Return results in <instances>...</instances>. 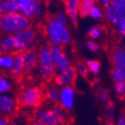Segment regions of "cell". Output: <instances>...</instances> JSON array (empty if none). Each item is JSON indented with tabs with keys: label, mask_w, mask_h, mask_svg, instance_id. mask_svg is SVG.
<instances>
[{
	"label": "cell",
	"mask_w": 125,
	"mask_h": 125,
	"mask_svg": "<svg viewBox=\"0 0 125 125\" xmlns=\"http://www.w3.org/2000/svg\"><path fill=\"white\" fill-rule=\"evenodd\" d=\"M45 33L51 46L64 47L72 42V35L67 25L59 23L54 18H51L46 23Z\"/></svg>",
	"instance_id": "1"
},
{
	"label": "cell",
	"mask_w": 125,
	"mask_h": 125,
	"mask_svg": "<svg viewBox=\"0 0 125 125\" xmlns=\"http://www.w3.org/2000/svg\"><path fill=\"white\" fill-rule=\"evenodd\" d=\"M31 19L19 12H10L0 15V26L6 34H15L30 28Z\"/></svg>",
	"instance_id": "2"
},
{
	"label": "cell",
	"mask_w": 125,
	"mask_h": 125,
	"mask_svg": "<svg viewBox=\"0 0 125 125\" xmlns=\"http://www.w3.org/2000/svg\"><path fill=\"white\" fill-rule=\"evenodd\" d=\"M13 12H19L28 19L41 18L43 7L37 0H6Z\"/></svg>",
	"instance_id": "3"
},
{
	"label": "cell",
	"mask_w": 125,
	"mask_h": 125,
	"mask_svg": "<svg viewBox=\"0 0 125 125\" xmlns=\"http://www.w3.org/2000/svg\"><path fill=\"white\" fill-rule=\"evenodd\" d=\"M45 99V93L39 86H28L20 92L19 104L26 108H38Z\"/></svg>",
	"instance_id": "4"
},
{
	"label": "cell",
	"mask_w": 125,
	"mask_h": 125,
	"mask_svg": "<svg viewBox=\"0 0 125 125\" xmlns=\"http://www.w3.org/2000/svg\"><path fill=\"white\" fill-rule=\"evenodd\" d=\"M38 72L45 80H52L55 75V69L51 58L49 46H42L38 51Z\"/></svg>",
	"instance_id": "5"
},
{
	"label": "cell",
	"mask_w": 125,
	"mask_h": 125,
	"mask_svg": "<svg viewBox=\"0 0 125 125\" xmlns=\"http://www.w3.org/2000/svg\"><path fill=\"white\" fill-rule=\"evenodd\" d=\"M49 51L56 73L63 71L72 66L71 61L64 50V47L59 46H50Z\"/></svg>",
	"instance_id": "6"
},
{
	"label": "cell",
	"mask_w": 125,
	"mask_h": 125,
	"mask_svg": "<svg viewBox=\"0 0 125 125\" xmlns=\"http://www.w3.org/2000/svg\"><path fill=\"white\" fill-rule=\"evenodd\" d=\"M19 46V52H22L27 48L33 46L37 39V33L31 27L14 34Z\"/></svg>",
	"instance_id": "7"
},
{
	"label": "cell",
	"mask_w": 125,
	"mask_h": 125,
	"mask_svg": "<svg viewBox=\"0 0 125 125\" xmlns=\"http://www.w3.org/2000/svg\"><path fill=\"white\" fill-rule=\"evenodd\" d=\"M76 77H77V74H76L74 67L71 66L63 71L55 73L53 80L57 87L62 88L73 86Z\"/></svg>",
	"instance_id": "8"
},
{
	"label": "cell",
	"mask_w": 125,
	"mask_h": 125,
	"mask_svg": "<svg viewBox=\"0 0 125 125\" xmlns=\"http://www.w3.org/2000/svg\"><path fill=\"white\" fill-rule=\"evenodd\" d=\"M76 91L73 86L60 88V97L58 104L66 111H71L75 105Z\"/></svg>",
	"instance_id": "9"
},
{
	"label": "cell",
	"mask_w": 125,
	"mask_h": 125,
	"mask_svg": "<svg viewBox=\"0 0 125 125\" xmlns=\"http://www.w3.org/2000/svg\"><path fill=\"white\" fill-rule=\"evenodd\" d=\"M106 21L112 26H116L120 22L125 19V8H119L112 4H108L103 9Z\"/></svg>",
	"instance_id": "10"
},
{
	"label": "cell",
	"mask_w": 125,
	"mask_h": 125,
	"mask_svg": "<svg viewBox=\"0 0 125 125\" xmlns=\"http://www.w3.org/2000/svg\"><path fill=\"white\" fill-rule=\"evenodd\" d=\"M34 116L37 121L41 122L45 125H61L51 107H39L36 108Z\"/></svg>",
	"instance_id": "11"
},
{
	"label": "cell",
	"mask_w": 125,
	"mask_h": 125,
	"mask_svg": "<svg viewBox=\"0 0 125 125\" xmlns=\"http://www.w3.org/2000/svg\"><path fill=\"white\" fill-rule=\"evenodd\" d=\"M23 57L24 71L25 73H31L37 68L38 51L35 48L30 47L21 52Z\"/></svg>",
	"instance_id": "12"
},
{
	"label": "cell",
	"mask_w": 125,
	"mask_h": 125,
	"mask_svg": "<svg viewBox=\"0 0 125 125\" xmlns=\"http://www.w3.org/2000/svg\"><path fill=\"white\" fill-rule=\"evenodd\" d=\"M17 101L8 94H0V115L4 116L12 115L17 108Z\"/></svg>",
	"instance_id": "13"
},
{
	"label": "cell",
	"mask_w": 125,
	"mask_h": 125,
	"mask_svg": "<svg viewBox=\"0 0 125 125\" xmlns=\"http://www.w3.org/2000/svg\"><path fill=\"white\" fill-rule=\"evenodd\" d=\"M19 52L17 40L14 34H7L0 38V53Z\"/></svg>",
	"instance_id": "14"
},
{
	"label": "cell",
	"mask_w": 125,
	"mask_h": 125,
	"mask_svg": "<svg viewBox=\"0 0 125 125\" xmlns=\"http://www.w3.org/2000/svg\"><path fill=\"white\" fill-rule=\"evenodd\" d=\"M81 1V0H64L65 12L73 25H76L78 24Z\"/></svg>",
	"instance_id": "15"
},
{
	"label": "cell",
	"mask_w": 125,
	"mask_h": 125,
	"mask_svg": "<svg viewBox=\"0 0 125 125\" xmlns=\"http://www.w3.org/2000/svg\"><path fill=\"white\" fill-rule=\"evenodd\" d=\"M12 56H13V66L10 73L11 75V77L19 78L25 73V71H24L23 57H22L21 52H15V53L12 54Z\"/></svg>",
	"instance_id": "16"
},
{
	"label": "cell",
	"mask_w": 125,
	"mask_h": 125,
	"mask_svg": "<svg viewBox=\"0 0 125 125\" xmlns=\"http://www.w3.org/2000/svg\"><path fill=\"white\" fill-rule=\"evenodd\" d=\"M111 61L113 66L125 67V46H118L112 51Z\"/></svg>",
	"instance_id": "17"
},
{
	"label": "cell",
	"mask_w": 125,
	"mask_h": 125,
	"mask_svg": "<svg viewBox=\"0 0 125 125\" xmlns=\"http://www.w3.org/2000/svg\"><path fill=\"white\" fill-rule=\"evenodd\" d=\"M97 99L107 111L110 112L113 109V104L110 101L109 94L105 88H100L98 89V91H97Z\"/></svg>",
	"instance_id": "18"
},
{
	"label": "cell",
	"mask_w": 125,
	"mask_h": 125,
	"mask_svg": "<svg viewBox=\"0 0 125 125\" xmlns=\"http://www.w3.org/2000/svg\"><path fill=\"white\" fill-rule=\"evenodd\" d=\"M13 66V56L11 53H0V72L10 73Z\"/></svg>",
	"instance_id": "19"
},
{
	"label": "cell",
	"mask_w": 125,
	"mask_h": 125,
	"mask_svg": "<svg viewBox=\"0 0 125 125\" xmlns=\"http://www.w3.org/2000/svg\"><path fill=\"white\" fill-rule=\"evenodd\" d=\"M59 97H60V89L56 87H50L46 89L45 93V99L51 105L58 104Z\"/></svg>",
	"instance_id": "20"
},
{
	"label": "cell",
	"mask_w": 125,
	"mask_h": 125,
	"mask_svg": "<svg viewBox=\"0 0 125 125\" xmlns=\"http://www.w3.org/2000/svg\"><path fill=\"white\" fill-rule=\"evenodd\" d=\"M94 5H96V0H81L79 8V16L81 18L88 17Z\"/></svg>",
	"instance_id": "21"
},
{
	"label": "cell",
	"mask_w": 125,
	"mask_h": 125,
	"mask_svg": "<svg viewBox=\"0 0 125 125\" xmlns=\"http://www.w3.org/2000/svg\"><path fill=\"white\" fill-rule=\"evenodd\" d=\"M111 78L115 83L125 82V67L113 66L111 69Z\"/></svg>",
	"instance_id": "22"
},
{
	"label": "cell",
	"mask_w": 125,
	"mask_h": 125,
	"mask_svg": "<svg viewBox=\"0 0 125 125\" xmlns=\"http://www.w3.org/2000/svg\"><path fill=\"white\" fill-rule=\"evenodd\" d=\"M12 88V82L4 73L0 72V94H8Z\"/></svg>",
	"instance_id": "23"
},
{
	"label": "cell",
	"mask_w": 125,
	"mask_h": 125,
	"mask_svg": "<svg viewBox=\"0 0 125 125\" xmlns=\"http://www.w3.org/2000/svg\"><path fill=\"white\" fill-rule=\"evenodd\" d=\"M73 67H74L75 72H76V74L77 75H79V76H81L82 78H87L88 76L89 71H88V66H87L86 61H78L77 62L75 63Z\"/></svg>",
	"instance_id": "24"
},
{
	"label": "cell",
	"mask_w": 125,
	"mask_h": 125,
	"mask_svg": "<svg viewBox=\"0 0 125 125\" xmlns=\"http://www.w3.org/2000/svg\"><path fill=\"white\" fill-rule=\"evenodd\" d=\"M52 110L53 111V113L55 114V115L57 116V118L60 120V122L62 124L63 123L67 121V111H66L63 108H61L59 104H55L51 106Z\"/></svg>",
	"instance_id": "25"
},
{
	"label": "cell",
	"mask_w": 125,
	"mask_h": 125,
	"mask_svg": "<svg viewBox=\"0 0 125 125\" xmlns=\"http://www.w3.org/2000/svg\"><path fill=\"white\" fill-rule=\"evenodd\" d=\"M87 66H88L89 73H93L94 75H97L100 73L102 70V64L97 60H88L86 61Z\"/></svg>",
	"instance_id": "26"
},
{
	"label": "cell",
	"mask_w": 125,
	"mask_h": 125,
	"mask_svg": "<svg viewBox=\"0 0 125 125\" xmlns=\"http://www.w3.org/2000/svg\"><path fill=\"white\" fill-rule=\"evenodd\" d=\"M88 36L90 37L91 40H98L103 34V27L101 26V25H94V26H91L88 29Z\"/></svg>",
	"instance_id": "27"
},
{
	"label": "cell",
	"mask_w": 125,
	"mask_h": 125,
	"mask_svg": "<svg viewBox=\"0 0 125 125\" xmlns=\"http://www.w3.org/2000/svg\"><path fill=\"white\" fill-rule=\"evenodd\" d=\"M88 16L93 19H95V20H101L102 18H104L103 9L101 6H98V5H94L92 8V10H90Z\"/></svg>",
	"instance_id": "28"
},
{
	"label": "cell",
	"mask_w": 125,
	"mask_h": 125,
	"mask_svg": "<svg viewBox=\"0 0 125 125\" xmlns=\"http://www.w3.org/2000/svg\"><path fill=\"white\" fill-rule=\"evenodd\" d=\"M86 47H87V49H88L89 52H94V53L98 52L99 50H100V46H99L98 43H97L95 40H91V39L86 42Z\"/></svg>",
	"instance_id": "29"
},
{
	"label": "cell",
	"mask_w": 125,
	"mask_h": 125,
	"mask_svg": "<svg viewBox=\"0 0 125 125\" xmlns=\"http://www.w3.org/2000/svg\"><path fill=\"white\" fill-rule=\"evenodd\" d=\"M54 19L58 21L59 23L62 24V25H67L69 22V19L67 17V15L66 14V12H62V11H59L55 14Z\"/></svg>",
	"instance_id": "30"
},
{
	"label": "cell",
	"mask_w": 125,
	"mask_h": 125,
	"mask_svg": "<svg viewBox=\"0 0 125 125\" xmlns=\"http://www.w3.org/2000/svg\"><path fill=\"white\" fill-rule=\"evenodd\" d=\"M13 12L12 9L6 0H0V15Z\"/></svg>",
	"instance_id": "31"
},
{
	"label": "cell",
	"mask_w": 125,
	"mask_h": 125,
	"mask_svg": "<svg viewBox=\"0 0 125 125\" xmlns=\"http://www.w3.org/2000/svg\"><path fill=\"white\" fill-rule=\"evenodd\" d=\"M115 93L119 97L125 96V82L115 83Z\"/></svg>",
	"instance_id": "32"
},
{
	"label": "cell",
	"mask_w": 125,
	"mask_h": 125,
	"mask_svg": "<svg viewBox=\"0 0 125 125\" xmlns=\"http://www.w3.org/2000/svg\"><path fill=\"white\" fill-rule=\"evenodd\" d=\"M115 29H116V32L119 37L125 41V19L122 21V22H120L115 26Z\"/></svg>",
	"instance_id": "33"
},
{
	"label": "cell",
	"mask_w": 125,
	"mask_h": 125,
	"mask_svg": "<svg viewBox=\"0 0 125 125\" xmlns=\"http://www.w3.org/2000/svg\"><path fill=\"white\" fill-rule=\"evenodd\" d=\"M110 4L119 8H125V0H110Z\"/></svg>",
	"instance_id": "34"
},
{
	"label": "cell",
	"mask_w": 125,
	"mask_h": 125,
	"mask_svg": "<svg viewBox=\"0 0 125 125\" xmlns=\"http://www.w3.org/2000/svg\"><path fill=\"white\" fill-rule=\"evenodd\" d=\"M0 125H10V122H9L7 116L0 115Z\"/></svg>",
	"instance_id": "35"
},
{
	"label": "cell",
	"mask_w": 125,
	"mask_h": 125,
	"mask_svg": "<svg viewBox=\"0 0 125 125\" xmlns=\"http://www.w3.org/2000/svg\"><path fill=\"white\" fill-rule=\"evenodd\" d=\"M116 125H125V118L123 115L120 116L116 121Z\"/></svg>",
	"instance_id": "36"
},
{
	"label": "cell",
	"mask_w": 125,
	"mask_h": 125,
	"mask_svg": "<svg viewBox=\"0 0 125 125\" xmlns=\"http://www.w3.org/2000/svg\"><path fill=\"white\" fill-rule=\"evenodd\" d=\"M100 4L103 7H106L107 5H108V4H110V0H100Z\"/></svg>",
	"instance_id": "37"
},
{
	"label": "cell",
	"mask_w": 125,
	"mask_h": 125,
	"mask_svg": "<svg viewBox=\"0 0 125 125\" xmlns=\"http://www.w3.org/2000/svg\"><path fill=\"white\" fill-rule=\"evenodd\" d=\"M31 125H45V124H44V123H42L41 122L37 121V120H35V121L32 122V123H31Z\"/></svg>",
	"instance_id": "38"
},
{
	"label": "cell",
	"mask_w": 125,
	"mask_h": 125,
	"mask_svg": "<svg viewBox=\"0 0 125 125\" xmlns=\"http://www.w3.org/2000/svg\"><path fill=\"white\" fill-rule=\"evenodd\" d=\"M38 2L39 3H40L41 4H46V2H47V0H37Z\"/></svg>",
	"instance_id": "39"
},
{
	"label": "cell",
	"mask_w": 125,
	"mask_h": 125,
	"mask_svg": "<svg viewBox=\"0 0 125 125\" xmlns=\"http://www.w3.org/2000/svg\"><path fill=\"white\" fill-rule=\"evenodd\" d=\"M2 32V29H1V26H0V33Z\"/></svg>",
	"instance_id": "40"
},
{
	"label": "cell",
	"mask_w": 125,
	"mask_h": 125,
	"mask_svg": "<svg viewBox=\"0 0 125 125\" xmlns=\"http://www.w3.org/2000/svg\"><path fill=\"white\" fill-rule=\"evenodd\" d=\"M123 116H124V118H125V114H124V115H123Z\"/></svg>",
	"instance_id": "41"
}]
</instances>
